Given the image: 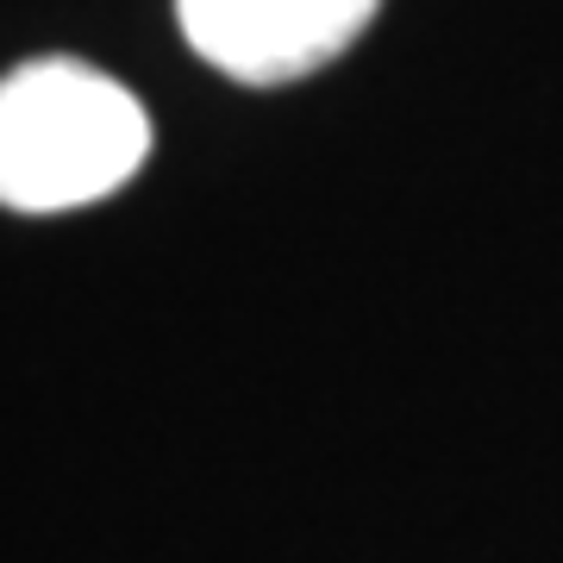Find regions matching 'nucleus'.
I'll return each mask as SVG.
<instances>
[{"instance_id": "nucleus-1", "label": "nucleus", "mask_w": 563, "mask_h": 563, "mask_svg": "<svg viewBox=\"0 0 563 563\" xmlns=\"http://www.w3.org/2000/svg\"><path fill=\"white\" fill-rule=\"evenodd\" d=\"M144 157L151 120L113 76L76 57H38L0 76V207L69 213L107 201Z\"/></svg>"}, {"instance_id": "nucleus-2", "label": "nucleus", "mask_w": 563, "mask_h": 563, "mask_svg": "<svg viewBox=\"0 0 563 563\" xmlns=\"http://www.w3.org/2000/svg\"><path fill=\"white\" fill-rule=\"evenodd\" d=\"M383 0H176L181 38L244 88H282L339 57Z\"/></svg>"}]
</instances>
